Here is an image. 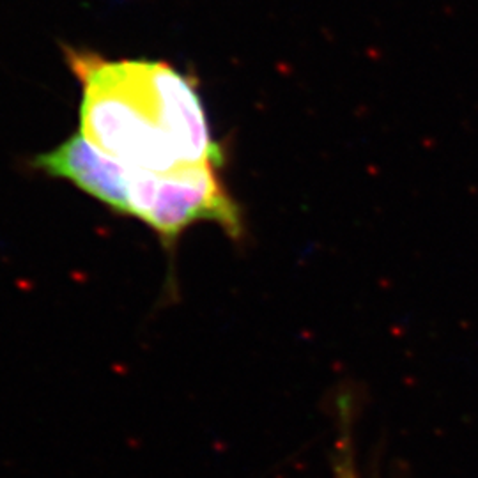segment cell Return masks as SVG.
<instances>
[{"label":"cell","mask_w":478,"mask_h":478,"mask_svg":"<svg viewBox=\"0 0 478 478\" xmlns=\"http://www.w3.org/2000/svg\"><path fill=\"white\" fill-rule=\"evenodd\" d=\"M81 81V131L129 166L166 172L221 163L195 81L161 61H106L69 51Z\"/></svg>","instance_id":"cell-1"},{"label":"cell","mask_w":478,"mask_h":478,"mask_svg":"<svg viewBox=\"0 0 478 478\" xmlns=\"http://www.w3.org/2000/svg\"><path fill=\"white\" fill-rule=\"evenodd\" d=\"M339 478H359L356 469H354L353 466V461L349 459V455H347V452H344V459L339 462Z\"/></svg>","instance_id":"cell-4"},{"label":"cell","mask_w":478,"mask_h":478,"mask_svg":"<svg viewBox=\"0 0 478 478\" xmlns=\"http://www.w3.org/2000/svg\"><path fill=\"white\" fill-rule=\"evenodd\" d=\"M221 163H197L179 168H129L128 216H135L172 248L195 223H216L231 238L244 232L241 209L220 177Z\"/></svg>","instance_id":"cell-2"},{"label":"cell","mask_w":478,"mask_h":478,"mask_svg":"<svg viewBox=\"0 0 478 478\" xmlns=\"http://www.w3.org/2000/svg\"><path fill=\"white\" fill-rule=\"evenodd\" d=\"M34 166L69 181L116 213L128 214L129 165L96 147L83 133H75L55 149L36 156Z\"/></svg>","instance_id":"cell-3"}]
</instances>
